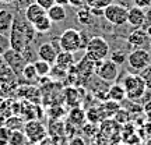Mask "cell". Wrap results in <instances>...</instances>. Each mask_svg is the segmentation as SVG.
I'll list each match as a JSON object with an SVG mask.
<instances>
[{"instance_id": "52", "label": "cell", "mask_w": 151, "mask_h": 145, "mask_svg": "<svg viewBox=\"0 0 151 145\" xmlns=\"http://www.w3.org/2000/svg\"><path fill=\"white\" fill-rule=\"evenodd\" d=\"M124 145H129V144H124Z\"/></svg>"}, {"instance_id": "7", "label": "cell", "mask_w": 151, "mask_h": 145, "mask_svg": "<svg viewBox=\"0 0 151 145\" xmlns=\"http://www.w3.org/2000/svg\"><path fill=\"white\" fill-rule=\"evenodd\" d=\"M95 74L105 82H113L119 75V66L112 60L104 59L101 61H95Z\"/></svg>"}, {"instance_id": "13", "label": "cell", "mask_w": 151, "mask_h": 145, "mask_svg": "<svg viewBox=\"0 0 151 145\" xmlns=\"http://www.w3.org/2000/svg\"><path fill=\"white\" fill-rule=\"evenodd\" d=\"M14 20V13L9 9H0V32L9 35Z\"/></svg>"}, {"instance_id": "32", "label": "cell", "mask_w": 151, "mask_h": 145, "mask_svg": "<svg viewBox=\"0 0 151 145\" xmlns=\"http://www.w3.org/2000/svg\"><path fill=\"white\" fill-rule=\"evenodd\" d=\"M10 49V41H9V35H4V34L0 32V54H3L7 50Z\"/></svg>"}, {"instance_id": "3", "label": "cell", "mask_w": 151, "mask_h": 145, "mask_svg": "<svg viewBox=\"0 0 151 145\" xmlns=\"http://www.w3.org/2000/svg\"><path fill=\"white\" fill-rule=\"evenodd\" d=\"M123 88L126 91V98L136 102L137 99L144 96L147 88L144 84V80L141 78L140 74H129L124 77L123 80Z\"/></svg>"}, {"instance_id": "21", "label": "cell", "mask_w": 151, "mask_h": 145, "mask_svg": "<svg viewBox=\"0 0 151 145\" xmlns=\"http://www.w3.org/2000/svg\"><path fill=\"white\" fill-rule=\"evenodd\" d=\"M52 24H53V22L50 21V18L45 14L43 17L38 18L37 21L34 22L32 27H34V29H35V32H38V34H46V32H49V31H50Z\"/></svg>"}, {"instance_id": "42", "label": "cell", "mask_w": 151, "mask_h": 145, "mask_svg": "<svg viewBox=\"0 0 151 145\" xmlns=\"http://www.w3.org/2000/svg\"><path fill=\"white\" fill-rule=\"evenodd\" d=\"M84 3V0H69V4L71 7H81Z\"/></svg>"}, {"instance_id": "2", "label": "cell", "mask_w": 151, "mask_h": 145, "mask_svg": "<svg viewBox=\"0 0 151 145\" xmlns=\"http://www.w3.org/2000/svg\"><path fill=\"white\" fill-rule=\"evenodd\" d=\"M59 45L62 50L76 53L81 49H86L87 42H84L83 32L77 31L74 28H67L59 36Z\"/></svg>"}, {"instance_id": "29", "label": "cell", "mask_w": 151, "mask_h": 145, "mask_svg": "<svg viewBox=\"0 0 151 145\" xmlns=\"http://www.w3.org/2000/svg\"><path fill=\"white\" fill-rule=\"evenodd\" d=\"M66 114V110L62 106L56 105V106H52V108L48 110V116L50 117V120H60Z\"/></svg>"}, {"instance_id": "9", "label": "cell", "mask_w": 151, "mask_h": 145, "mask_svg": "<svg viewBox=\"0 0 151 145\" xmlns=\"http://www.w3.org/2000/svg\"><path fill=\"white\" fill-rule=\"evenodd\" d=\"M127 61H129V66L132 69L141 71L143 69H146L147 66L151 63V57L147 50H144V49H141V48H137L133 52L129 53Z\"/></svg>"}, {"instance_id": "34", "label": "cell", "mask_w": 151, "mask_h": 145, "mask_svg": "<svg viewBox=\"0 0 151 145\" xmlns=\"http://www.w3.org/2000/svg\"><path fill=\"white\" fill-rule=\"evenodd\" d=\"M111 60H112V61H115L118 66H122L124 61L127 60V56H124V54L120 53V52H119V53H118V52H115V53L111 56Z\"/></svg>"}, {"instance_id": "46", "label": "cell", "mask_w": 151, "mask_h": 145, "mask_svg": "<svg viewBox=\"0 0 151 145\" xmlns=\"http://www.w3.org/2000/svg\"><path fill=\"white\" fill-rule=\"evenodd\" d=\"M4 64V60H3V54H0V67Z\"/></svg>"}, {"instance_id": "1", "label": "cell", "mask_w": 151, "mask_h": 145, "mask_svg": "<svg viewBox=\"0 0 151 145\" xmlns=\"http://www.w3.org/2000/svg\"><path fill=\"white\" fill-rule=\"evenodd\" d=\"M25 24H27L25 17H21L18 16V13H14L13 25L9 32V41H10V48L17 52H22L27 46H29V41L25 34Z\"/></svg>"}, {"instance_id": "5", "label": "cell", "mask_w": 151, "mask_h": 145, "mask_svg": "<svg viewBox=\"0 0 151 145\" xmlns=\"http://www.w3.org/2000/svg\"><path fill=\"white\" fill-rule=\"evenodd\" d=\"M22 131L27 137V141L31 142V144L37 145L39 144L43 138L48 137V130L43 126L38 119H31V120H27L24 123V127H22Z\"/></svg>"}, {"instance_id": "50", "label": "cell", "mask_w": 151, "mask_h": 145, "mask_svg": "<svg viewBox=\"0 0 151 145\" xmlns=\"http://www.w3.org/2000/svg\"><path fill=\"white\" fill-rule=\"evenodd\" d=\"M150 48H151V42H150Z\"/></svg>"}, {"instance_id": "36", "label": "cell", "mask_w": 151, "mask_h": 145, "mask_svg": "<svg viewBox=\"0 0 151 145\" xmlns=\"http://www.w3.org/2000/svg\"><path fill=\"white\" fill-rule=\"evenodd\" d=\"M35 3H38V4L41 6L42 9H45V10H49L53 4H56L55 0H35Z\"/></svg>"}, {"instance_id": "18", "label": "cell", "mask_w": 151, "mask_h": 145, "mask_svg": "<svg viewBox=\"0 0 151 145\" xmlns=\"http://www.w3.org/2000/svg\"><path fill=\"white\" fill-rule=\"evenodd\" d=\"M108 99L109 101H113L116 103H122L123 101H126V91L122 84H113V85L109 86L108 89Z\"/></svg>"}, {"instance_id": "37", "label": "cell", "mask_w": 151, "mask_h": 145, "mask_svg": "<svg viewBox=\"0 0 151 145\" xmlns=\"http://www.w3.org/2000/svg\"><path fill=\"white\" fill-rule=\"evenodd\" d=\"M112 3V0H94L91 1V7H101V9H105L108 4Z\"/></svg>"}, {"instance_id": "20", "label": "cell", "mask_w": 151, "mask_h": 145, "mask_svg": "<svg viewBox=\"0 0 151 145\" xmlns=\"http://www.w3.org/2000/svg\"><path fill=\"white\" fill-rule=\"evenodd\" d=\"M147 38H148V35H147L146 31H143V29H140V28H137V29H134V31H132V32L129 34L127 42H129L132 46L140 48V46H143V45L147 42Z\"/></svg>"}, {"instance_id": "8", "label": "cell", "mask_w": 151, "mask_h": 145, "mask_svg": "<svg viewBox=\"0 0 151 145\" xmlns=\"http://www.w3.org/2000/svg\"><path fill=\"white\" fill-rule=\"evenodd\" d=\"M127 13L129 10L122 4L111 3L104 9V17L113 25H123L127 22Z\"/></svg>"}, {"instance_id": "45", "label": "cell", "mask_w": 151, "mask_h": 145, "mask_svg": "<svg viewBox=\"0 0 151 145\" xmlns=\"http://www.w3.org/2000/svg\"><path fill=\"white\" fill-rule=\"evenodd\" d=\"M14 1L16 0H0L1 4H14Z\"/></svg>"}, {"instance_id": "16", "label": "cell", "mask_w": 151, "mask_h": 145, "mask_svg": "<svg viewBox=\"0 0 151 145\" xmlns=\"http://www.w3.org/2000/svg\"><path fill=\"white\" fill-rule=\"evenodd\" d=\"M81 95H80V88H74V86H69L65 89V101L70 108H76L81 105Z\"/></svg>"}, {"instance_id": "24", "label": "cell", "mask_w": 151, "mask_h": 145, "mask_svg": "<svg viewBox=\"0 0 151 145\" xmlns=\"http://www.w3.org/2000/svg\"><path fill=\"white\" fill-rule=\"evenodd\" d=\"M27 142V137H25L22 130H11L9 145H25Z\"/></svg>"}, {"instance_id": "6", "label": "cell", "mask_w": 151, "mask_h": 145, "mask_svg": "<svg viewBox=\"0 0 151 145\" xmlns=\"http://www.w3.org/2000/svg\"><path fill=\"white\" fill-rule=\"evenodd\" d=\"M3 60H4V64L13 71V74L16 77H21L22 69L27 64V60L24 57L22 52H17L11 48L7 49L3 53Z\"/></svg>"}, {"instance_id": "49", "label": "cell", "mask_w": 151, "mask_h": 145, "mask_svg": "<svg viewBox=\"0 0 151 145\" xmlns=\"http://www.w3.org/2000/svg\"><path fill=\"white\" fill-rule=\"evenodd\" d=\"M92 145H99V144H92Z\"/></svg>"}, {"instance_id": "22", "label": "cell", "mask_w": 151, "mask_h": 145, "mask_svg": "<svg viewBox=\"0 0 151 145\" xmlns=\"http://www.w3.org/2000/svg\"><path fill=\"white\" fill-rule=\"evenodd\" d=\"M86 113H87V120L92 124L101 123L104 119H105V116H106V113H105V110L102 108L101 109L91 108V109H88V112H86Z\"/></svg>"}, {"instance_id": "33", "label": "cell", "mask_w": 151, "mask_h": 145, "mask_svg": "<svg viewBox=\"0 0 151 145\" xmlns=\"http://www.w3.org/2000/svg\"><path fill=\"white\" fill-rule=\"evenodd\" d=\"M14 3H16V10L17 11H21V10L24 11L29 4L35 3V0H16Z\"/></svg>"}, {"instance_id": "48", "label": "cell", "mask_w": 151, "mask_h": 145, "mask_svg": "<svg viewBox=\"0 0 151 145\" xmlns=\"http://www.w3.org/2000/svg\"><path fill=\"white\" fill-rule=\"evenodd\" d=\"M146 145H151V138H148V140H147V142H146Z\"/></svg>"}, {"instance_id": "44", "label": "cell", "mask_w": 151, "mask_h": 145, "mask_svg": "<svg viewBox=\"0 0 151 145\" xmlns=\"http://www.w3.org/2000/svg\"><path fill=\"white\" fill-rule=\"evenodd\" d=\"M55 3L60 6H67L69 4V0H55Z\"/></svg>"}, {"instance_id": "25", "label": "cell", "mask_w": 151, "mask_h": 145, "mask_svg": "<svg viewBox=\"0 0 151 145\" xmlns=\"http://www.w3.org/2000/svg\"><path fill=\"white\" fill-rule=\"evenodd\" d=\"M48 134H50V137H58V135L65 134V123H62L60 120H50L48 129Z\"/></svg>"}, {"instance_id": "11", "label": "cell", "mask_w": 151, "mask_h": 145, "mask_svg": "<svg viewBox=\"0 0 151 145\" xmlns=\"http://www.w3.org/2000/svg\"><path fill=\"white\" fill-rule=\"evenodd\" d=\"M74 53L71 52H66V50H60L58 56H56V60H55V66H58L59 69L65 71H69L71 67H74Z\"/></svg>"}, {"instance_id": "39", "label": "cell", "mask_w": 151, "mask_h": 145, "mask_svg": "<svg viewBox=\"0 0 151 145\" xmlns=\"http://www.w3.org/2000/svg\"><path fill=\"white\" fill-rule=\"evenodd\" d=\"M143 112H144V116L148 121H151V101L150 102H147L144 105V108H143Z\"/></svg>"}, {"instance_id": "43", "label": "cell", "mask_w": 151, "mask_h": 145, "mask_svg": "<svg viewBox=\"0 0 151 145\" xmlns=\"http://www.w3.org/2000/svg\"><path fill=\"white\" fill-rule=\"evenodd\" d=\"M70 145H84V140L80 138V137H77V138H73L70 141Z\"/></svg>"}, {"instance_id": "4", "label": "cell", "mask_w": 151, "mask_h": 145, "mask_svg": "<svg viewBox=\"0 0 151 145\" xmlns=\"http://www.w3.org/2000/svg\"><path fill=\"white\" fill-rule=\"evenodd\" d=\"M109 54V45L102 36H92L86 45V56L92 61H101Z\"/></svg>"}, {"instance_id": "19", "label": "cell", "mask_w": 151, "mask_h": 145, "mask_svg": "<svg viewBox=\"0 0 151 145\" xmlns=\"http://www.w3.org/2000/svg\"><path fill=\"white\" fill-rule=\"evenodd\" d=\"M46 16L50 18L52 22H62L66 20L67 17V13H66L65 6L60 4H53L49 10H46Z\"/></svg>"}, {"instance_id": "51", "label": "cell", "mask_w": 151, "mask_h": 145, "mask_svg": "<svg viewBox=\"0 0 151 145\" xmlns=\"http://www.w3.org/2000/svg\"><path fill=\"white\" fill-rule=\"evenodd\" d=\"M136 145H140V144H136Z\"/></svg>"}, {"instance_id": "40", "label": "cell", "mask_w": 151, "mask_h": 145, "mask_svg": "<svg viewBox=\"0 0 151 145\" xmlns=\"http://www.w3.org/2000/svg\"><path fill=\"white\" fill-rule=\"evenodd\" d=\"M90 10L94 17H104V9L101 7H90Z\"/></svg>"}, {"instance_id": "38", "label": "cell", "mask_w": 151, "mask_h": 145, "mask_svg": "<svg viewBox=\"0 0 151 145\" xmlns=\"http://www.w3.org/2000/svg\"><path fill=\"white\" fill-rule=\"evenodd\" d=\"M133 1L140 9H148V7H151V0H133Z\"/></svg>"}, {"instance_id": "15", "label": "cell", "mask_w": 151, "mask_h": 145, "mask_svg": "<svg viewBox=\"0 0 151 145\" xmlns=\"http://www.w3.org/2000/svg\"><path fill=\"white\" fill-rule=\"evenodd\" d=\"M74 71L77 74L84 75V77H90L92 73H95V61H92L90 57L84 56V59L81 60L77 66H74Z\"/></svg>"}, {"instance_id": "47", "label": "cell", "mask_w": 151, "mask_h": 145, "mask_svg": "<svg viewBox=\"0 0 151 145\" xmlns=\"http://www.w3.org/2000/svg\"><path fill=\"white\" fill-rule=\"evenodd\" d=\"M146 32H147V35H148V36H150V38H151V27H150V28H148V29H147Z\"/></svg>"}, {"instance_id": "31", "label": "cell", "mask_w": 151, "mask_h": 145, "mask_svg": "<svg viewBox=\"0 0 151 145\" xmlns=\"http://www.w3.org/2000/svg\"><path fill=\"white\" fill-rule=\"evenodd\" d=\"M11 130L7 129L4 124L0 126V145H9V138H10Z\"/></svg>"}, {"instance_id": "30", "label": "cell", "mask_w": 151, "mask_h": 145, "mask_svg": "<svg viewBox=\"0 0 151 145\" xmlns=\"http://www.w3.org/2000/svg\"><path fill=\"white\" fill-rule=\"evenodd\" d=\"M140 75H141V78L144 80L146 88L147 89H151V63L147 66L146 69H143L140 71Z\"/></svg>"}, {"instance_id": "12", "label": "cell", "mask_w": 151, "mask_h": 145, "mask_svg": "<svg viewBox=\"0 0 151 145\" xmlns=\"http://www.w3.org/2000/svg\"><path fill=\"white\" fill-rule=\"evenodd\" d=\"M146 21V13H144V9H140L134 6L133 9H130L129 13H127V22H129L132 27L140 28Z\"/></svg>"}, {"instance_id": "27", "label": "cell", "mask_w": 151, "mask_h": 145, "mask_svg": "<svg viewBox=\"0 0 151 145\" xmlns=\"http://www.w3.org/2000/svg\"><path fill=\"white\" fill-rule=\"evenodd\" d=\"M4 126L10 130H22L24 127V120L20 116H10L4 120Z\"/></svg>"}, {"instance_id": "28", "label": "cell", "mask_w": 151, "mask_h": 145, "mask_svg": "<svg viewBox=\"0 0 151 145\" xmlns=\"http://www.w3.org/2000/svg\"><path fill=\"white\" fill-rule=\"evenodd\" d=\"M21 75H22V78H25L28 81H35L39 78L37 71H35V67H34V61H28L27 64L24 66Z\"/></svg>"}, {"instance_id": "26", "label": "cell", "mask_w": 151, "mask_h": 145, "mask_svg": "<svg viewBox=\"0 0 151 145\" xmlns=\"http://www.w3.org/2000/svg\"><path fill=\"white\" fill-rule=\"evenodd\" d=\"M76 17H77V21L80 22V24H91L92 21V14H91V10L88 9V7H80L78 9V11H77V14H76Z\"/></svg>"}, {"instance_id": "17", "label": "cell", "mask_w": 151, "mask_h": 145, "mask_svg": "<svg viewBox=\"0 0 151 145\" xmlns=\"http://www.w3.org/2000/svg\"><path fill=\"white\" fill-rule=\"evenodd\" d=\"M69 121H70L73 126H84L87 120V113L84 109H81L80 106H76V108H71L69 114Z\"/></svg>"}, {"instance_id": "14", "label": "cell", "mask_w": 151, "mask_h": 145, "mask_svg": "<svg viewBox=\"0 0 151 145\" xmlns=\"http://www.w3.org/2000/svg\"><path fill=\"white\" fill-rule=\"evenodd\" d=\"M45 14H46V10L42 9L38 3H32V4H29L27 9L24 10V17H25V20H27L28 22H31V24H34L38 18L43 17Z\"/></svg>"}, {"instance_id": "23", "label": "cell", "mask_w": 151, "mask_h": 145, "mask_svg": "<svg viewBox=\"0 0 151 145\" xmlns=\"http://www.w3.org/2000/svg\"><path fill=\"white\" fill-rule=\"evenodd\" d=\"M34 67H35V71H37L38 77H48L50 74V70H52V64L42 59L35 60L34 61Z\"/></svg>"}, {"instance_id": "41", "label": "cell", "mask_w": 151, "mask_h": 145, "mask_svg": "<svg viewBox=\"0 0 151 145\" xmlns=\"http://www.w3.org/2000/svg\"><path fill=\"white\" fill-rule=\"evenodd\" d=\"M37 145H56L55 144V138L53 137H46V138H43L39 144H37Z\"/></svg>"}, {"instance_id": "10", "label": "cell", "mask_w": 151, "mask_h": 145, "mask_svg": "<svg viewBox=\"0 0 151 145\" xmlns=\"http://www.w3.org/2000/svg\"><path fill=\"white\" fill-rule=\"evenodd\" d=\"M56 56H58V50L55 49L52 42H43L39 45V48H38V57L39 59L45 60L50 64H55Z\"/></svg>"}, {"instance_id": "35", "label": "cell", "mask_w": 151, "mask_h": 145, "mask_svg": "<svg viewBox=\"0 0 151 145\" xmlns=\"http://www.w3.org/2000/svg\"><path fill=\"white\" fill-rule=\"evenodd\" d=\"M115 119H116V121H118V123L124 124V123H127V120H129V113L126 112V110H118Z\"/></svg>"}]
</instances>
